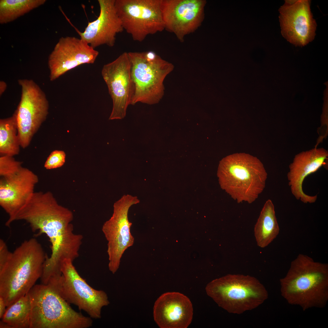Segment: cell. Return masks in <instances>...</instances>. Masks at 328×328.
<instances>
[{
  "label": "cell",
  "mask_w": 328,
  "mask_h": 328,
  "mask_svg": "<svg viewBox=\"0 0 328 328\" xmlns=\"http://www.w3.org/2000/svg\"><path fill=\"white\" fill-rule=\"evenodd\" d=\"M18 83L21 88V97L13 114L20 146L25 149L46 119L49 104L45 93L33 80L20 79Z\"/></svg>",
  "instance_id": "cell-10"
},
{
  "label": "cell",
  "mask_w": 328,
  "mask_h": 328,
  "mask_svg": "<svg viewBox=\"0 0 328 328\" xmlns=\"http://www.w3.org/2000/svg\"><path fill=\"white\" fill-rule=\"evenodd\" d=\"M47 255L34 238L24 241L0 270V296L7 307L29 292L40 278Z\"/></svg>",
  "instance_id": "cell-3"
},
{
  "label": "cell",
  "mask_w": 328,
  "mask_h": 328,
  "mask_svg": "<svg viewBox=\"0 0 328 328\" xmlns=\"http://www.w3.org/2000/svg\"><path fill=\"white\" fill-rule=\"evenodd\" d=\"M72 212L59 204L54 196L44 195L33 200L22 213L20 219L29 224L37 235L45 234L51 244V254L43 264L41 282L46 284L50 278L60 275L63 261H73L79 255L82 236L75 234L71 222Z\"/></svg>",
  "instance_id": "cell-1"
},
{
  "label": "cell",
  "mask_w": 328,
  "mask_h": 328,
  "mask_svg": "<svg viewBox=\"0 0 328 328\" xmlns=\"http://www.w3.org/2000/svg\"><path fill=\"white\" fill-rule=\"evenodd\" d=\"M20 146L15 115L0 120V155H18Z\"/></svg>",
  "instance_id": "cell-22"
},
{
  "label": "cell",
  "mask_w": 328,
  "mask_h": 328,
  "mask_svg": "<svg viewBox=\"0 0 328 328\" xmlns=\"http://www.w3.org/2000/svg\"><path fill=\"white\" fill-rule=\"evenodd\" d=\"M193 314L190 299L177 292L162 294L153 307L154 320L160 328H186L192 322Z\"/></svg>",
  "instance_id": "cell-19"
},
{
  "label": "cell",
  "mask_w": 328,
  "mask_h": 328,
  "mask_svg": "<svg viewBox=\"0 0 328 328\" xmlns=\"http://www.w3.org/2000/svg\"><path fill=\"white\" fill-rule=\"evenodd\" d=\"M46 0H1L0 23L12 22L43 5Z\"/></svg>",
  "instance_id": "cell-23"
},
{
  "label": "cell",
  "mask_w": 328,
  "mask_h": 328,
  "mask_svg": "<svg viewBox=\"0 0 328 328\" xmlns=\"http://www.w3.org/2000/svg\"><path fill=\"white\" fill-rule=\"evenodd\" d=\"M280 283L281 295L289 303L304 311L324 307L328 300V265L299 254Z\"/></svg>",
  "instance_id": "cell-2"
},
{
  "label": "cell",
  "mask_w": 328,
  "mask_h": 328,
  "mask_svg": "<svg viewBox=\"0 0 328 328\" xmlns=\"http://www.w3.org/2000/svg\"><path fill=\"white\" fill-rule=\"evenodd\" d=\"M31 304L30 328H88L90 317L74 310L52 284L35 285L29 292Z\"/></svg>",
  "instance_id": "cell-5"
},
{
  "label": "cell",
  "mask_w": 328,
  "mask_h": 328,
  "mask_svg": "<svg viewBox=\"0 0 328 328\" xmlns=\"http://www.w3.org/2000/svg\"><path fill=\"white\" fill-rule=\"evenodd\" d=\"M131 68L128 52H125L102 69L101 75L113 102L109 120L124 118L131 104L134 90Z\"/></svg>",
  "instance_id": "cell-12"
},
{
  "label": "cell",
  "mask_w": 328,
  "mask_h": 328,
  "mask_svg": "<svg viewBox=\"0 0 328 328\" xmlns=\"http://www.w3.org/2000/svg\"><path fill=\"white\" fill-rule=\"evenodd\" d=\"M39 181L37 175L23 167L12 175L0 177V205L9 216L6 226H10L14 221L18 212L35 192Z\"/></svg>",
  "instance_id": "cell-16"
},
{
  "label": "cell",
  "mask_w": 328,
  "mask_h": 328,
  "mask_svg": "<svg viewBox=\"0 0 328 328\" xmlns=\"http://www.w3.org/2000/svg\"><path fill=\"white\" fill-rule=\"evenodd\" d=\"M7 307L3 297L0 296V318L2 319L4 315Z\"/></svg>",
  "instance_id": "cell-27"
},
{
  "label": "cell",
  "mask_w": 328,
  "mask_h": 328,
  "mask_svg": "<svg viewBox=\"0 0 328 328\" xmlns=\"http://www.w3.org/2000/svg\"><path fill=\"white\" fill-rule=\"evenodd\" d=\"M66 156L65 152L63 151H53L46 161L44 167L47 169H51L61 167L65 162Z\"/></svg>",
  "instance_id": "cell-25"
},
{
  "label": "cell",
  "mask_w": 328,
  "mask_h": 328,
  "mask_svg": "<svg viewBox=\"0 0 328 328\" xmlns=\"http://www.w3.org/2000/svg\"><path fill=\"white\" fill-rule=\"evenodd\" d=\"M6 83L3 81L0 82V96H1L5 91L7 88Z\"/></svg>",
  "instance_id": "cell-28"
},
{
  "label": "cell",
  "mask_w": 328,
  "mask_h": 328,
  "mask_svg": "<svg viewBox=\"0 0 328 328\" xmlns=\"http://www.w3.org/2000/svg\"><path fill=\"white\" fill-rule=\"evenodd\" d=\"M218 174L222 188L238 203H251L264 190L267 173L257 158L245 153H236L220 162Z\"/></svg>",
  "instance_id": "cell-4"
},
{
  "label": "cell",
  "mask_w": 328,
  "mask_h": 328,
  "mask_svg": "<svg viewBox=\"0 0 328 328\" xmlns=\"http://www.w3.org/2000/svg\"><path fill=\"white\" fill-rule=\"evenodd\" d=\"M11 252L10 251L5 242L0 239V270L4 267L9 260Z\"/></svg>",
  "instance_id": "cell-26"
},
{
  "label": "cell",
  "mask_w": 328,
  "mask_h": 328,
  "mask_svg": "<svg viewBox=\"0 0 328 328\" xmlns=\"http://www.w3.org/2000/svg\"><path fill=\"white\" fill-rule=\"evenodd\" d=\"M161 0H115V7L124 30L135 41L165 29Z\"/></svg>",
  "instance_id": "cell-9"
},
{
  "label": "cell",
  "mask_w": 328,
  "mask_h": 328,
  "mask_svg": "<svg viewBox=\"0 0 328 328\" xmlns=\"http://www.w3.org/2000/svg\"><path fill=\"white\" fill-rule=\"evenodd\" d=\"M70 259H66L61 268V275L51 279L62 297L77 306L92 318L101 317L102 308L110 302L106 293L91 287L79 274Z\"/></svg>",
  "instance_id": "cell-8"
},
{
  "label": "cell",
  "mask_w": 328,
  "mask_h": 328,
  "mask_svg": "<svg viewBox=\"0 0 328 328\" xmlns=\"http://www.w3.org/2000/svg\"><path fill=\"white\" fill-rule=\"evenodd\" d=\"M279 232L274 205L270 199L265 203L254 227V234L257 245L261 248L268 246Z\"/></svg>",
  "instance_id": "cell-20"
},
{
  "label": "cell",
  "mask_w": 328,
  "mask_h": 328,
  "mask_svg": "<svg viewBox=\"0 0 328 328\" xmlns=\"http://www.w3.org/2000/svg\"><path fill=\"white\" fill-rule=\"evenodd\" d=\"M308 0H285L279 9L281 32L288 41L302 46L313 41L317 24Z\"/></svg>",
  "instance_id": "cell-13"
},
{
  "label": "cell",
  "mask_w": 328,
  "mask_h": 328,
  "mask_svg": "<svg viewBox=\"0 0 328 328\" xmlns=\"http://www.w3.org/2000/svg\"><path fill=\"white\" fill-rule=\"evenodd\" d=\"M328 151L323 148L315 147L296 155L289 165L287 174L288 184L294 197L305 203H315L317 195L310 196L303 190L302 185L306 178L315 173L326 163Z\"/></svg>",
  "instance_id": "cell-18"
},
{
  "label": "cell",
  "mask_w": 328,
  "mask_h": 328,
  "mask_svg": "<svg viewBox=\"0 0 328 328\" xmlns=\"http://www.w3.org/2000/svg\"><path fill=\"white\" fill-rule=\"evenodd\" d=\"M22 163L21 162L16 160L13 156L0 155V177H8L15 174L22 167Z\"/></svg>",
  "instance_id": "cell-24"
},
{
  "label": "cell",
  "mask_w": 328,
  "mask_h": 328,
  "mask_svg": "<svg viewBox=\"0 0 328 328\" xmlns=\"http://www.w3.org/2000/svg\"><path fill=\"white\" fill-rule=\"evenodd\" d=\"M139 202L137 196L123 195L114 203L111 217L102 226V231L108 241V268L113 274L118 269L125 251L134 243L130 232L132 223L128 220V214L130 208Z\"/></svg>",
  "instance_id": "cell-11"
},
{
  "label": "cell",
  "mask_w": 328,
  "mask_h": 328,
  "mask_svg": "<svg viewBox=\"0 0 328 328\" xmlns=\"http://www.w3.org/2000/svg\"><path fill=\"white\" fill-rule=\"evenodd\" d=\"M206 291L219 306L237 314L256 308L268 296L257 279L242 275L228 274L213 280L207 284Z\"/></svg>",
  "instance_id": "cell-6"
},
{
  "label": "cell",
  "mask_w": 328,
  "mask_h": 328,
  "mask_svg": "<svg viewBox=\"0 0 328 328\" xmlns=\"http://www.w3.org/2000/svg\"><path fill=\"white\" fill-rule=\"evenodd\" d=\"M128 54L134 90L131 104L158 103L164 94V80L173 70V65L152 51Z\"/></svg>",
  "instance_id": "cell-7"
},
{
  "label": "cell",
  "mask_w": 328,
  "mask_h": 328,
  "mask_svg": "<svg viewBox=\"0 0 328 328\" xmlns=\"http://www.w3.org/2000/svg\"><path fill=\"white\" fill-rule=\"evenodd\" d=\"M115 0H98L100 12L97 18L89 22L83 32L74 27L80 38L93 48L115 44L116 35L124 29L117 14Z\"/></svg>",
  "instance_id": "cell-17"
},
{
  "label": "cell",
  "mask_w": 328,
  "mask_h": 328,
  "mask_svg": "<svg viewBox=\"0 0 328 328\" xmlns=\"http://www.w3.org/2000/svg\"><path fill=\"white\" fill-rule=\"evenodd\" d=\"M204 0H161L165 29L174 33L181 42L201 25L204 18Z\"/></svg>",
  "instance_id": "cell-14"
},
{
  "label": "cell",
  "mask_w": 328,
  "mask_h": 328,
  "mask_svg": "<svg viewBox=\"0 0 328 328\" xmlns=\"http://www.w3.org/2000/svg\"><path fill=\"white\" fill-rule=\"evenodd\" d=\"M98 54L97 51L80 38L61 37L48 57L50 80L53 81L80 65L94 63Z\"/></svg>",
  "instance_id": "cell-15"
},
{
  "label": "cell",
  "mask_w": 328,
  "mask_h": 328,
  "mask_svg": "<svg viewBox=\"0 0 328 328\" xmlns=\"http://www.w3.org/2000/svg\"><path fill=\"white\" fill-rule=\"evenodd\" d=\"M7 307L1 321L9 328H30L31 304L29 292Z\"/></svg>",
  "instance_id": "cell-21"
}]
</instances>
